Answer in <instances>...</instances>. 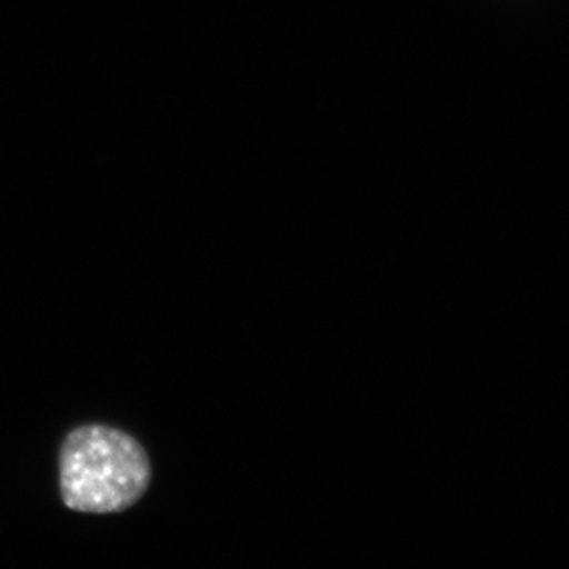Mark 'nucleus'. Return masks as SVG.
<instances>
[{"label":"nucleus","mask_w":569,"mask_h":569,"mask_svg":"<svg viewBox=\"0 0 569 569\" xmlns=\"http://www.w3.org/2000/svg\"><path fill=\"white\" fill-rule=\"evenodd\" d=\"M144 448L109 426H81L60 450V490L64 507L87 515H111L133 507L150 487Z\"/></svg>","instance_id":"f257e3e1"}]
</instances>
